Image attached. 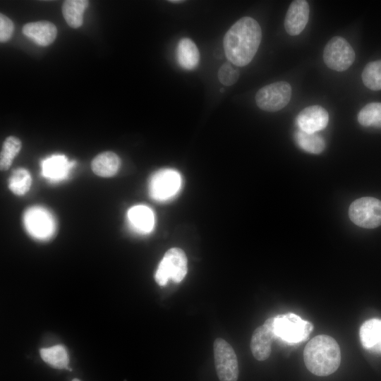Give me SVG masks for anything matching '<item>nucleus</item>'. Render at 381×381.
Returning <instances> with one entry per match:
<instances>
[{
    "instance_id": "nucleus-1",
    "label": "nucleus",
    "mask_w": 381,
    "mask_h": 381,
    "mask_svg": "<svg viewBox=\"0 0 381 381\" xmlns=\"http://www.w3.org/2000/svg\"><path fill=\"white\" fill-rule=\"evenodd\" d=\"M261 39L262 30L259 23L250 17L241 18L224 37L223 45L226 58L236 66L248 65L258 52Z\"/></svg>"
},
{
    "instance_id": "nucleus-2",
    "label": "nucleus",
    "mask_w": 381,
    "mask_h": 381,
    "mask_svg": "<svg viewBox=\"0 0 381 381\" xmlns=\"http://www.w3.org/2000/svg\"><path fill=\"white\" fill-rule=\"evenodd\" d=\"M304 363L308 370L318 376L334 373L341 363V351L337 341L327 334L311 339L303 350Z\"/></svg>"
},
{
    "instance_id": "nucleus-3",
    "label": "nucleus",
    "mask_w": 381,
    "mask_h": 381,
    "mask_svg": "<svg viewBox=\"0 0 381 381\" xmlns=\"http://www.w3.org/2000/svg\"><path fill=\"white\" fill-rule=\"evenodd\" d=\"M274 325L276 337L289 344L306 341L314 327L310 322L292 313L274 317Z\"/></svg>"
},
{
    "instance_id": "nucleus-4",
    "label": "nucleus",
    "mask_w": 381,
    "mask_h": 381,
    "mask_svg": "<svg viewBox=\"0 0 381 381\" xmlns=\"http://www.w3.org/2000/svg\"><path fill=\"white\" fill-rule=\"evenodd\" d=\"M188 271L186 253L179 248L168 250L160 261L155 274L156 282L164 286L169 279L179 283L183 280Z\"/></svg>"
},
{
    "instance_id": "nucleus-5",
    "label": "nucleus",
    "mask_w": 381,
    "mask_h": 381,
    "mask_svg": "<svg viewBox=\"0 0 381 381\" xmlns=\"http://www.w3.org/2000/svg\"><path fill=\"white\" fill-rule=\"evenodd\" d=\"M182 179L179 172L171 169H163L154 173L149 181V193L157 201H167L179 192Z\"/></svg>"
},
{
    "instance_id": "nucleus-6",
    "label": "nucleus",
    "mask_w": 381,
    "mask_h": 381,
    "mask_svg": "<svg viewBox=\"0 0 381 381\" xmlns=\"http://www.w3.org/2000/svg\"><path fill=\"white\" fill-rule=\"evenodd\" d=\"M349 215L358 226L376 228L381 225V200L373 197L358 198L351 204Z\"/></svg>"
},
{
    "instance_id": "nucleus-7",
    "label": "nucleus",
    "mask_w": 381,
    "mask_h": 381,
    "mask_svg": "<svg viewBox=\"0 0 381 381\" xmlns=\"http://www.w3.org/2000/svg\"><path fill=\"white\" fill-rule=\"evenodd\" d=\"M292 89L286 81H278L260 88L255 95L258 107L266 111H277L285 107L291 98Z\"/></svg>"
},
{
    "instance_id": "nucleus-8",
    "label": "nucleus",
    "mask_w": 381,
    "mask_h": 381,
    "mask_svg": "<svg viewBox=\"0 0 381 381\" xmlns=\"http://www.w3.org/2000/svg\"><path fill=\"white\" fill-rule=\"evenodd\" d=\"M355 57L352 47L344 37L339 36L330 39L323 51L325 65L337 71L348 69L353 63Z\"/></svg>"
},
{
    "instance_id": "nucleus-9",
    "label": "nucleus",
    "mask_w": 381,
    "mask_h": 381,
    "mask_svg": "<svg viewBox=\"0 0 381 381\" xmlns=\"http://www.w3.org/2000/svg\"><path fill=\"white\" fill-rule=\"evenodd\" d=\"M214 365L220 381H237L238 364L231 346L224 339L217 338L213 344Z\"/></svg>"
},
{
    "instance_id": "nucleus-10",
    "label": "nucleus",
    "mask_w": 381,
    "mask_h": 381,
    "mask_svg": "<svg viewBox=\"0 0 381 381\" xmlns=\"http://www.w3.org/2000/svg\"><path fill=\"white\" fill-rule=\"evenodd\" d=\"M24 223L29 234L37 238H47L54 231L53 217L42 207H33L28 209L24 215Z\"/></svg>"
},
{
    "instance_id": "nucleus-11",
    "label": "nucleus",
    "mask_w": 381,
    "mask_h": 381,
    "mask_svg": "<svg viewBox=\"0 0 381 381\" xmlns=\"http://www.w3.org/2000/svg\"><path fill=\"white\" fill-rule=\"evenodd\" d=\"M274 323V317L270 318L253 332L250 340V350L258 361H265L271 353L272 343L276 338Z\"/></svg>"
},
{
    "instance_id": "nucleus-12",
    "label": "nucleus",
    "mask_w": 381,
    "mask_h": 381,
    "mask_svg": "<svg viewBox=\"0 0 381 381\" xmlns=\"http://www.w3.org/2000/svg\"><path fill=\"white\" fill-rule=\"evenodd\" d=\"M328 121V112L320 105L306 107L296 117L299 129L308 133H314L324 129L327 126Z\"/></svg>"
},
{
    "instance_id": "nucleus-13",
    "label": "nucleus",
    "mask_w": 381,
    "mask_h": 381,
    "mask_svg": "<svg viewBox=\"0 0 381 381\" xmlns=\"http://www.w3.org/2000/svg\"><path fill=\"white\" fill-rule=\"evenodd\" d=\"M310 14L308 3L305 0H296L291 3L284 19L286 32L296 36L306 28Z\"/></svg>"
},
{
    "instance_id": "nucleus-14",
    "label": "nucleus",
    "mask_w": 381,
    "mask_h": 381,
    "mask_svg": "<svg viewBox=\"0 0 381 381\" xmlns=\"http://www.w3.org/2000/svg\"><path fill=\"white\" fill-rule=\"evenodd\" d=\"M359 336L364 349L381 354V319L371 318L365 321L360 327Z\"/></svg>"
},
{
    "instance_id": "nucleus-15",
    "label": "nucleus",
    "mask_w": 381,
    "mask_h": 381,
    "mask_svg": "<svg viewBox=\"0 0 381 381\" xmlns=\"http://www.w3.org/2000/svg\"><path fill=\"white\" fill-rule=\"evenodd\" d=\"M23 34L40 46L52 44L57 35L56 26L48 21H37L25 24Z\"/></svg>"
},
{
    "instance_id": "nucleus-16",
    "label": "nucleus",
    "mask_w": 381,
    "mask_h": 381,
    "mask_svg": "<svg viewBox=\"0 0 381 381\" xmlns=\"http://www.w3.org/2000/svg\"><path fill=\"white\" fill-rule=\"evenodd\" d=\"M74 164L65 155H54L42 162V174L52 181H59L66 177Z\"/></svg>"
},
{
    "instance_id": "nucleus-17",
    "label": "nucleus",
    "mask_w": 381,
    "mask_h": 381,
    "mask_svg": "<svg viewBox=\"0 0 381 381\" xmlns=\"http://www.w3.org/2000/svg\"><path fill=\"white\" fill-rule=\"evenodd\" d=\"M127 217L132 228L140 233H150L154 228L155 215L147 206L139 205L131 207Z\"/></svg>"
},
{
    "instance_id": "nucleus-18",
    "label": "nucleus",
    "mask_w": 381,
    "mask_h": 381,
    "mask_svg": "<svg viewBox=\"0 0 381 381\" xmlns=\"http://www.w3.org/2000/svg\"><path fill=\"white\" fill-rule=\"evenodd\" d=\"M121 161L116 154L107 151L97 155L91 162V169L97 176L111 177L114 176L120 167Z\"/></svg>"
},
{
    "instance_id": "nucleus-19",
    "label": "nucleus",
    "mask_w": 381,
    "mask_h": 381,
    "mask_svg": "<svg viewBox=\"0 0 381 381\" xmlns=\"http://www.w3.org/2000/svg\"><path fill=\"white\" fill-rule=\"evenodd\" d=\"M176 57L182 68L193 70L198 65L200 53L195 44L190 39L184 37L178 43Z\"/></svg>"
},
{
    "instance_id": "nucleus-20",
    "label": "nucleus",
    "mask_w": 381,
    "mask_h": 381,
    "mask_svg": "<svg viewBox=\"0 0 381 381\" xmlns=\"http://www.w3.org/2000/svg\"><path fill=\"white\" fill-rule=\"evenodd\" d=\"M88 4L89 1L85 0H68L64 2L63 16L70 27L77 28L83 24V13Z\"/></svg>"
},
{
    "instance_id": "nucleus-21",
    "label": "nucleus",
    "mask_w": 381,
    "mask_h": 381,
    "mask_svg": "<svg viewBox=\"0 0 381 381\" xmlns=\"http://www.w3.org/2000/svg\"><path fill=\"white\" fill-rule=\"evenodd\" d=\"M295 140L299 147L312 154H320L325 147L324 139L315 133H308L299 129L295 133Z\"/></svg>"
},
{
    "instance_id": "nucleus-22",
    "label": "nucleus",
    "mask_w": 381,
    "mask_h": 381,
    "mask_svg": "<svg viewBox=\"0 0 381 381\" xmlns=\"http://www.w3.org/2000/svg\"><path fill=\"white\" fill-rule=\"evenodd\" d=\"M41 358L52 367L58 369L67 368L69 359L66 349L61 345L41 349Z\"/></svg>"
},
{
    "instance_id": "nucleus-23",
    "label": "nucleus",
    "mask_w": 381,
    "mask_h": 381,
    "mask_svg": "<svg viewBox=\"0 0 381 381\" xmlns=\"http://www.w3.org/2000/svg\"><path fill=\"white\" fill-rule=\"evenodd\" d=\"M357 119L363 126L381 128V102L364 106L358 112Z\"/></svg>"
},
{
    "instance_id": "nucleus-24",
    "label": "nucleus",
    "mask_w": 381,
    "mask_h": 381,
    "mask_svg": "<svg viewBox=\"0 0 381 381\" xmlns=\"http://www.w3.org/2000/svg\"><path fill=\"white\" fill-rule=\"evenodd\" d=\"M31 183V175L23 168L14 170L8 179V188L16 195L25 194L29 190Z\"/></svg>"
},
{
    "instance_id": "nucleus-25",
    "label": "nucleus",
    "mask_w": 381,
    "mask_h": 381,
    "mask_svg": "<svg viewBox=\"0 0 381 381\" xmlns=\"http://www.w3.org/2000/svg\"><path fill=\"white\" fill-rule=\"evenodd\" d=\"M21 141L15 136L8 137L4 142L0 155V169L6 171L21 149Z\"/></svg>"
},
{
    "instance_id": "nucleus-26",
    "label": "nucleus",
    "mask_w": 381,
    "mask_h": 381,
    "mask_svg": "<svg viewBox=\"0 0 381 381\" xmlns=\"http://www.w3.org/2000/svg\"><path fill=\"white\" fill-rule=\"evenodd\" d=\"M361 78L363 84L370 90H381V60L368 63L362 72Z\"/></svg>"
},
{
    "instance_id": "nucleus-27",
    "label": "nucleus",
    "mask_w": 381,
    "mask_h": 381,
    "mask_svg": "<svg viewBox=\"0 0 381 381\" xmlns=\"http://www.w3.org/2000/svg\"><path fill=\"white\" fill-rule=\"evenodd\" d=\"M238 71L228 63L224 64L218 71V79L224 85H232L238 80Z\"/></svg>"
},
{
    "instance_id": "nucleus-28",
    "label": "nucleus",
    "mask_w": 381,
    "mask_h": 381,
    "mask_svg": "<svg viewBox=\"0 0 381 381\" xmlns=\"http://www.w3.org/2000/svg\"><path fill=\"white\" fill-rule=\"evenodd\" d=\"M13 23L7 16L1 13L0 15V41L6 42L9 40L13 32Z\"/></svg>"
},
{
    "instance_id": "nucleus-29",
    "label": "nucleus",
    "mask_w": 381,
    "mask_h": 381,
    "mask_svg": "<svg viewBox=\"0 0 381 381\" xmlns=\"http://www.w3.org/2000/svg\"><path fill=\"white\" fill-rule=\"evenodd\" d=\"M169 1L171 2V3H174V4H179V3L183 2V1H180V0H172V1Z\"/></svg>"
},
{
    "instance_id": "nucleus-30",
    "label": "nucleus",
    "mask_w": 381,
    "mask_h": 381,
    "mask_svg": "<svg viewBox=\"0 0 381 381\" xmlns=\"http://www.w3.org/2000/svg\"><path fill=\"white\" fill-rule=\"evenodd\" d=\"M72 381H80V380L78 379H73Z\"/></svg>"
},
{
    "instance_id": "nucleus-31",
    "label": "nucleus",
    "mask_w": 381,
    "mask_h": 381,
    "mask_svg": "<svg viewBox=\"0 0 381 381\" xmlns=\"http://www.w3.org/2000/svg\"><path fill=\"white\" fill-rule=\"evenodd\" d=\"M224 89H221V90H220V92H224Z\"/></svg>"
}]
</instances>
